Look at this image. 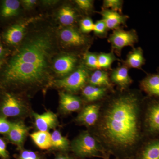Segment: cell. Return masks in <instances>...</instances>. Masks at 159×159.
Returning <instances> with one entry per match:
<instances>
[{"instance_id": "obj_1", "label": "cell", "mask_w": 159, "mask_h": 159, "mask_svg": "<svg viewBox=\"0 0 159 159\" xmlns=\"http://www.w3.org/2000/svg\"><path fill=\"white\" fill-rule=\"evenodd\" d=\"M57 26L48 14L42 13L29 26L0 73V87L26 99L39 92L45 94L55 78L52 63L61 51Z\"/></svg>"}, {"instance_id": "obj_2", "label": "cell", "mask_w": 159, "mask_h": 159, "mask_svg": "<svg viewBox=\"0 0 159 159\" xmlns=\"http://www.w3.org/2000/svg\"><path fill=\"white\" fill-rule=\"evenodd\" d=\"M144 108L142 100L133 93L115 97L101 108L95 133L101 146L123 154L136 148L145 137Z\"/></svg>"}, {"instance_id": "obj_3", "label": "cell", "mask_w": 159, "mask_h": 159, "mask_svg": "<svg viewBox=\"0 0 159 159\" xmlns=\"http://www.w3.org/2000/svg\"><path fill=\"white\" fill-rule=\"evenodd\" d=\"M57 39L61 51L75 54V51L84 50L90 41L88 36L76 27H57Z\"/></svg>"}, {"instance_id": "obj_4", "label": "cell", "mask_w": 159, "mask_h": 159, "mask_svg": "<svg viewBox=\"0 0 159 159\" xmlns=\"http://www.w3.org/2000/svg\"><path fill=\"white\" fill-rule=\"evenodd\" d=\"M41 12L26 15L8 27L2 34L4 42L16 48L22 43L31 23L39 17Z\"/></svg>"}, {"instance_id": "obj_5", "label": "cell", "mask_w": 159, "mask_h": 159, "mask_svg": "<svg viewBox=\"0 0 159 159\" xmlns=\"http://www.w3.org/2000/svg\"><path fill=\"white\" fill-rule=\"evenodd\" d=\"M0 103L2 117H25L30 112L29 99L12 93L5 92Z\"/></svg>"}, {"instance_id": "obj_6", "label": "cell", "mask_w": 159, "mask_h": 159, "mask_svg": "<svg viewBox=\"0 0 159 159\" xmlns=\"http://www.w3.org/2000/svg\"><path fill=\"white\" fill-rule=\"evenodd\" d=\"M77 7L68 2L61 1L53 9L46 12L58 28L76 27L80 13Z\"/></svg>"}, {"instance_id": "obj_7", "label": "cell", "mask_w": 159, "mask_h": 159, "mask_svg": "<svg viewBox=\"0 0 159 159\" xmlns=\"http://www.w3.org/2000/svg\"><path fill=\"white\" fill-rule=\"evenodd\" d=\"M88 69L84 64H80L76 70L68 76L54 80L52 87L70 93L78 92L84 87L89 80V77Z\"/></svg>"}, {"instance_id": "obj_8", "label": "cell", "mask_w": 159, "mask_h": 159, "mask_svg": "<svg viewBox=\"0 0 159 159\" xmlns=\"http://www.w3.org/2000/svg\"><path fill=\"white\" fill-rule=\"evenodd\" d=\"M78 54L73 52L61 51L54 57L52 69L55 79L68 76L80 65Z\"/></svg>"}, {"instance_id": "obj_9", "label": "cell", "mask_w": 159, "mask_h": 159, "mask_svg": "<svg viewBox=\"0 0 159 159\" xmlns=\"http://www.w3.org/2000/svg\"><path fill=\"white\" fill-rule=\"evenodd\" d=\"M71 145L74 153L81 157L97 156L101 152L102 147L95 137L88 131L81 133Z\"/></svg>"}, {"instance_id": "obj_10", "label": "cell", "mask_w": 159, "mask_h": 159, "mask_svg": "<svg viewBox=\"0 0 159 159\" xmlns=\"http://www.w3.org/2000/svg\"><path fill=\"white\" fill-rule=\"evenodd\" d=\"M143 130L145 136L159 137V99L152 100L144 108Z\"/></svg>"}, {"instance_id": "obj_11", "label": "cell", "mask_w": 159, "mask_h": 159, "mask_svg": "<svg viewBox=\"0 0 159 159\" xmlns=\"http://www.w3.org/2000/svg\"><path fill=\"white\" fill-rule=\"evenodd\" d=\"M138 37L136 32L134 30L125 31L116 29L111 34L108 41L113 50L120 54L123 48L127 46L133 47L138 41Z\"/></svg>"}, {"instance_id": "obj_12", "label": "cell", "mask_w": 159, "mask_h": 159, "mask_svg": "<svg viewBox=\"0 0 159 159\" xmlns=\"http://www.w3.org/2000/svg\"><path fill=\"white\" fill-rule=\"evenodd\" d=\"M60 109L64 113L77 111L82 107V102L79 97L64 91H60Z\"/></svg>"}, {"instance_id": "obj_13", "label": "cell", "mask_w": 159, "mask_h": 159, "mask_svg": "<svg viewBox=\"0 0 159 159\" xmlns=\"http://www.w3.org/2000/svg\"><path fill=\"white\" fill-rule=\"evenodd\" d=\"M26 15L23 10L20 1L5 0L0 6V16L5 19L20 18Z\"/></svg>"}, {"instance_id": "obj_14", "label": "cell", "mask_w": 159, "mask_h": 159, "mask_svg": "<svg viewBox=\"0 0 159 159\" xmlns=\"http://www.w3.org/2000/svg\"><path fill=\"white\" fill-rule=\"evenodd\" d=\"M100 106L90 104L87 106L78 115L76 119L77 122L86 126H93L97 123L100 114Z\"/></svg>"}, {"instance_id": "obj_15", "label": "cell", "mask_w": 159, "mask_h": 159, "mask_svg": "<svg viewBox=\"0 0 159 159\" xmlns=\"http://www.w3.org/2000/svg\"><path fill=\"white\" fill-rule=\"evenodd\" d=\"M35 126L39 131H48L55 128L58 124L57 115L51 111L42 114L33 113Z\"/></svg>"}, {"instance_id": "obj_16", "label": "cell", "mask_w": 159, "mask_h": 159, "mask_svg": "<svg viewBox=\"0 0 159 159\" xmlns=\"http://www.w3.org/2000/svg\"><path fill=\"white\" fill-rule=\"evenodd\" d=\"M28 127L22 122H14L12 127L7 134V138L10 142L21 147L28 133Z\"/></svg>"}, {"instance_id": "obj_17", "label": "cell", "mask_w": 159, "mask_h": 159, "mask_svg": "<svg viewBox=\"0 0 159 159\" xmlns=\"http://www.w3.org/2000/svg\"><path fill=\"white\" fill-rule=\"evenodd\" d=\"M100 14L107 28L109 29H118L119 26L125 24L128 19L127 16L122 15L109 9H104L100 12Z\"/></svg>"}, {"instance_id": "obj_18", "label": "cell", "mask_w": 159, "mask_h": 159, "mask_svg": "<svg viewBox=\"0 0 159 159\" xmlns=\"http://www.w3.org/2000/svg\"><path fill=\"white\" fill-rule=\"evenodd\" d=\"M141 85L149 96L159 99V72L148 75L142 80Z\"/></svg>"}, {"instance_id": "obj_19", "label": "cell", "mask_w": 159, "mask_h": 159, "mask_svg": "<svg viewBox=\"0 0 159 159\" xmlns=\"http://www.w3.org/2000/svg\"><path fill=\"white\" fill-rule=\"evenodd\" d=\"M111 78L114 83L122 88L127 87L131 83L128 69L125 66L120 67L115 70L111 74Z\"/></svg>"}, {"instance_id": "obj_20", "label": "cell", "mask_w": 159, "mask_h": 159, "mask_svg": "<svg viewBox=\"0 0 159 159\" xmlns=\"http://www.w3.org/2000/svg\"><path fill=\"white\" fill-rule=\"evenodd\" d=\"M107 89L105 87L89 85L82 89V96L87 101L93 102L101 99L105 95Z\"/></svg>"}, {"instance_id": "obj_21", "label": "cell", "mask_w": 159, "mask_h": 159, "mask_svg": "<svg viewBox=\"0 0 159 159\" xmlns=\"http://www.w3.org/2000/svg\"><path fill=\"white\" fill-rule=\"evenodd\" d=\"M30 137L39 148L41 149H48L52 147L51 134L48 131L35 132Z\"/></svg>"}, {"instance_id": "obj_22", "label": "cell", "mask_w": 159, "mask_h": 159, "mask_svg": "<svg viewBox=\"0 0 159 159\" xmlns=\"http://www.w3.org/2000/svg\"><path fill=\"white\" fill-rule=\"evenodd\" d=\"M145 61L143 50L141 48H138L128 54L126 63L129 67L139 69L145 64Z\"/></svg>"}, {"instance_id": "obj_23", "label": "cell", "mask_w": 159, "mask_h": 159, "mask_svg": "<svg viewBox=\"0 0 159 159\" xmlns=\"http://www.w3.org/2000/svg\"><path fill=\"white\" fill-rule=\"evenodd\" d=\"M142 159H159V137L147 142L142 151Z\"/></svg>"}, {"instance_id": "obj_24", "label": "cell", "mask_w": 159, "mask_h": 159, "mask_svg": "<svg viewBox=\"0 0 159 159\" xmlns=\"http://www.w3.org/2000/svg\"><path fill=\"white\" fill-rule=\"evenodd\" d=\"M89 81L90 85L95 86L106 88L111 86L107 73L100 70L95 71L91 74L89 77Z\"/></svg>"}, {"instance_id": "obj_25", "label": "cell", "mask_w": 159, "mask_h": 159, "mask_svg": "<svg viewBox=\"0 0 159 159\" xmlns=\"http://www.w3.org/2000/svg\"><path fill=\"white\" fill-rule=\"evenodd\" d=\"M51 144L53 148L62 151L68 150L70 146L69 140L57 130L51 134Z\"/></svg>"}, {"instance_id": "obj_26", "label": "cell", "mask_w": 159, "mask_h": 159, "mask_svg": "<svg viewBox=\"0 0 159 159\" xmlns=\"http://www.w3.org/2000/svg\"><path fill=\"white\" fill-rule=\"evenodd\" d=\"M97 57L100 69L109 68L112 63L116 60L112 53H101Z\"/></svg>"}, {"instance_id": "obj_27", "label": "cell", "mask_w": 159, "mask_h": 159, "mask_svg": "<svg viewBox=\"0 0 159 159\" xmlns=\"http://www.w3.org/2000/svg\"><path fill=\"white\" fill-rule=\"evenodd\" d=\"M83 59L84 64L88 69L100 70L97 55L93 53H87L84 55Z\"/></svg>"}, {"instance_id": "obj_28", "label": "cell", "mask_w": 159, "mask_h": 159, "mask_svg": "<svg viewBox=\"0 0 159 159\" xmlns=\"http://www.w3.org/2000/svg\"><path fill=\"white\" fill-rule=\"evenodd\" d=\"M21 5L26 15L34 14L35 9L39 7V1L38 0H21Z\"/></svg>"}, {"instance_id": "obj_29", "label": "cell", "mask_w": 159, "mask_h": 159, "mask_svg": "<svg viewBox=\"0 0 159 159\" xmlns=\"http://www.w3.org/2000/svg\"><path fill=\"white\" fill-rule=\"evenodd\" d=\"M79 29L82 33L85 34L93 31L94 23L89 17L83 18L79 21Z\"/></svg>"}, {"instance_id": "obj_30", "label": "cell", "mask_w": 159, "mask_h": 159, "mask_svg": "<svg viewBox=\"0 0 159 159\" xmlns=\"http://www.w3.org/2000/svg\"><path fill=\"white\" fill-rule=\"evenodd\" d=\"M123 2L120 0H105L103 1V6L105 9H111V10L122 12Z\"/></svg>"}, {"instance_id": "obj_31", "label": "cell", "mask_w": 159, "mask_h": 159, "mask_svg": "<svg viewBox=\"0 0 159 159\" xmlns=\"http://www.w3.org/2000/svg\"><path fill=\"white\" fill-rule=\"evenodd\" d=\"M74 3L78 9L84 12L90 11L93 7V1L91 0H76Z\"/></svg>"}, {"instance_id": "obj_32", "label": "cell", "mask_w": 159, "mask_h": 159, "mask_svg": "<svg viewBox=\"0 0 159 159\" xmlns=\"http://www.w3.org/2000/svg\"><path fill=\"white\" fill-rule=\"evenodd\" d=\"M11 123L3 117H0V134H8L12 127Z\"/></svg>"}, {"instance_id": "obj_33", "label": "cell", "mask_w": 159, "mask_h": 159, "mask_svg": "<svg viewBox=\"0 0 159 159\" xmlns=\"http://www.w3.org/2000/svg\"><path fill=\"white\" fill-rule=\"evenodd\" d=\"M107 28L105 23L102 20L98 21L96 23H94V29L93 31L94 33L98 35H101L105 33Z\"/></svg>"}, {"instance_id": "obj_34", "label": "cell", "mask_w": 159, "mask_h": 159, "mask_svg": "<svg viewBox=\"0 0 159 159\" xmlns=\"http://www.w3.org/2000/svg\"><path fill=\"white\" fill-rule=\"evenodd\" d=\"M19 159H39L37 154L31 151L25 150L22 152Z\"/></svg>"}, {"instance_id": "obj_35", "label": "cell", "mask_w": 159, "mask_h": 159, "mask_svg": "<svg viewBox=\"0 0 159 159\" xmlns=\"http://www.w3.org/2000/svg\"><path fill=\"white\" fill-rule=\"evenodd\" d=\"M0 157L4 159H7L9 157V154L6 150V142L1 139H0Z\"/></svg>"}, {"instance_id": "obj_36", "label": "cell", "mask_w": 159, "mask_h": 159, "mask_svg": "<svg viewBox=\"0 0 159 159\" xmlns=\"http://www.w3.org/2000/svg\"><path fill=\"white\" fill-rule=\"evenodd\" d=\"M6 52H7V51H6V49L4 48L2 44L0 43V60H1L2 58H4L5 56H6Z\"/></svg>"}, {"instance_id": "obj_37", "label": "cell", "mask_w": 159, "mask_h": 159, "mask_svg": "<svg viewBox=\"0 0 159 159\" xmlns=\"http://www.w3.org/2000/svg\"><path fill=\"white\" fill-rule=\"evenodd\" d=\"M55 159H71L65 156H59L57 157V158H56Z\"/></svg>"}, {"instance_id": "obj_38", "label": "cell", "mask_w": 159, "mask_h": 159, "mask_svg": "<svg viewBox=\"0 0 159 159\" xmlns=\"http://www.w3.org/2000/svg\"><path fill=\"white\" fill-rule=\"evenodd\" d=\"M3 62L2 60H0V70L2 68V66Z\"/></svg>"}]
</instances>
